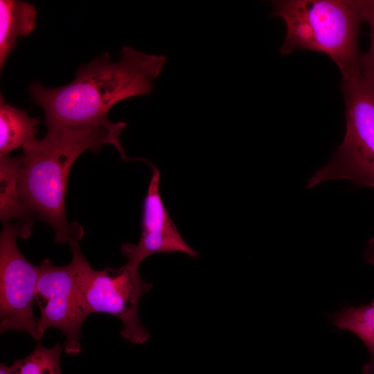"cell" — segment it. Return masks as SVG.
Returning <instances> with one entry per match:
<instances>
[{
	"label": "cell",
	"instance_id": "cell-1",
	"mask_svg": "<svg viewBox=\"0 0 374 374\" xmlns=\"http://www.w3.org/2000/svg\"><path fill=\"white\" fill-rule=\"evenodd\" d=\"M127 126L109 121L84 127L47 128L46 136L23 146L18 172L19 197L34 217L55 231L57 244H79L84 230L66 217L65 196L71 168L86 150L98 152L105 144L115 146L121 158L129 160L120 141Z\"/></svg>",
	"mask_w": 374,
	"mask_h": 374
},
{
	"label": "cell",
	"instance_id": "cell-2",
	"mask_svg": "<svg viewBox=\"0 0 374 374\" xmlns=\"http://www.w3.org/2000/svg\"><path fill=\"white\" fill-rule=\"evenodd\" d=\"M166 62L164 55L125 46L117 62L105 53L82 66L69 84L47 88L34 82L29 92L43 109L47 128L102 123L115 104L150 93Z\"/></svg>",
	"mask_w": 374,
	"mask_h": 374
},
{
	"label": "cell",
	"instance_id": "cell-3",
	"mask_svg": "<svg viewBox=\"0 0 374 374\" xmlns=\"http://www.w3.org/2000/svg\"><path fill=\"white\" fill-rule=\"evenodd\" d=\"M272 8L271 16L282 18L286 26L282 54L300 49L323 53L338 66L342 79L359 71L362 21L355 1H275Z\"/></svg>",
	"mask_w": 374,
	"mask_h": 374
},
{
	"label": "cell",
	"instance_id": "cell-4",
	"mask_svg": "<svg viewBox=\"0 0 374 374\" xmlns=\"http://www.w3.org/2000/svg\"><path fill=\"white\" fill-rule=\"evenodd\" d=\"M342 82L346 134L330 161L308 179V188L340 179L374 188V84L360 71Z\"/></svg>",
	"mask_w": 374,
	"mask_h": 374
},
{
	"label": "cell",
	"instance_id": "cell-5",
	"mask_svg": "<svg viewBox=\"0 0 374 374\" xmlns=\"http://www.w3.org/2000/svg\"><path fill=\"white\" fill-rule=\"evenodd\" d=\"M78 262V289L83 308L90 314H111L123 323L122 337L133 344H143L150 337L139 317L141 298L152 289L143 280L139 266L127 262L118 269L91 268L79 244L69 245Z\"/></svg>",
	"mask_w": 374,
	"mask_h": 374
},
{
	"label": "cell",
	"instance_id": "cell-6",
	"mask_svg": "<svg viewBox=\"0 0 374 374\" xmlns=\"http://www.w3.org/2000/svg\"><path fill=\"white\" fill-rule=\"evenodd\" d=\"M21 223H3L0 235V331L26 332L42 338L33 313L39 267L30 262L16 243Z\"/></svg>",
	"mask_w": 374,
	"mask_h": 374
},
{
	"label": "cell",
	"instance_id": "cell-7",
	"mask_svg": "<svg viewBox=\"0 0 374 374\" xmlns=\"http://www.w3.org/2000/svg\"><path fill=\"white\" fill-rule=\"evenodd\" d=\"M36 302L40 311L37 326L41 337L47 329L56 328L66 336L64 351L69 355L80 353L82 350L81 328L88 315L80 299L74 256L64 266L54 265L49 258L40 263Z\"/></svg>",
	"mask_w": 374,
	"mask_h": 374
},
{
	"label": "cell",
	"instance_id": "cell-8",
	"mask_svg": "<svg viewBox=\"0 0 374 374\" xmlns=\"http://www.w3.org/2000/svg\"><path fill=\"white\" fill-rule=\"evenodd\" d=\"M150 166L152 175L143 201L139 241L136 244H123L121 251L128 262L137 266L156 253L181 252L195 258L198 253L184 241L162 201L159 170L153 164Z\"/></svg>",
	"mask_w": 374,
	"mask_h": 374
},
{
	"label": "cell",
	"instance_id": "cell-9",
	"mask_svg": "<svg viewBox=\"0 0 374 374\" xmlns=\"http://www.w3.org/2000/svg\"><path fill=\"white\" fill-rule=\"evenodd\" d=\"M0 218L3 222L10 219L21 221L20 238H28L34 224V215L21 201L17 189L18 172L21 156L0 157Z\"/></svg>",
	"mask_w": 374,
	"mask_h": 374
},
{
	"label": "cell",
	"instance_id": "cell-10",
	"mask_svg": "<svg viewBox=\"0 0 374 374\" xmlns=\"http://www.w3.org/2000/svg\"><path fill=\"white\" fill-rule=\"evenodd\" d=\"M36 8L17 0L0 1V68L15 46L19 37L30 34L35 27Z\"/></svg>",
	"mask_w": 374,
	"mask_h": 374
},
{
	"label": "cell",
	"instance_id": "cell-11",
	"mask_svg": "<svg viewBox=\"0 0 374 374\" xmlns=\"http://www.w3.org/2000/svg\"><path fill=\"white\" fill-rule=\"evenodd\" d=\"M338 330L355 335L367 348L370 358L363 366L364 374H374V299L368 304L345 305L330 317Z\"/></svg>",
	"mask_w": 374,
	"mask_h": 374
},
{
	"label": "cell",
	"instance_id": "cell-12",
	"mask_svg": "<svg viewBox=\"0 0 374 374\" xmlns=\"http://www.w3.org/2000/svg\"><path fill=\"white\" fill-rule=\"evenodd\" d=\"M0 99V157H3L35 140L36 127L41 121L6 103L1 96Z\"/></svg>",
	"mask_w": 374,
	"mask_h": 374
},
{
	"label": "cell",
	"instance_id": "cell-13",
	"mask_svg": "<svg viewBox=\"0 0 374 374\" xmlns=\"http://www.w3.org/2000/svg\"><path fill=\"white\" fill-rule=\"evenodd\" d=\"M63 346L51 348L38 342L27 357L15 360L10 366L11 374H62L60 356Z\"/></svg>",
	"mask_w": 374,
	"mask_h": 374
},
{
	"label": "cell",
	"instance_id": "cell-14",
	"mask_svg": "<svg viewBox=\"0 0 374 374\" xmlns=\"http://www.w3.org/2000/svg\"><path fill=\"white\" fill-rule=\"evenodd\" d=\"M362 22L370 27L371 46L366 53H361L359 71L369 82L374 84V0L355 1Z\"/></svg>",
	"mask_w": 374,
	"mask_h": 374
},
{
	"label": "cell",
	"instance_id": "cell-15",
	"mask_svg": "<svg viewBox=\"0 0 374 374\" xmlns=\"http://www.w3.org/2000/svg\"><path fill=\"white\" fill-rule=\"evenodd\" d=\"M364 260L374 266V237L368 242V247L364 250Z\"/></svg>",
	"mask_w": 374,
	"mask_h": 374
},
{
	"label": "cell",
	"instance_id": "cell-16",
	"mask_svg": "<svg viewBox=\"0 0 374 374\" xmlns=\"http://www.w3.org/2000/svg\"><path fill=\"white\" fill-rule=\"evenodd\" d=\"M0 374H11L10 366H7L5 363H1L0 365Z\"/></svg>",
	"mask_w": 374,
	"mask_h": 374
}]
</instances>
